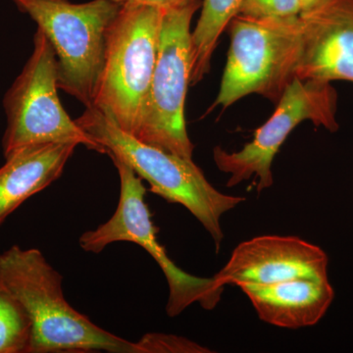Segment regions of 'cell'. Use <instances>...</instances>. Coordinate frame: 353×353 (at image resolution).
I'll use <instances>...</instances> for the list:
<instances>
[{"mask_svg": "<svg viewBox=\"0 0 353 353\" xmlns=\"http://www.w3.org/2000/svg\"><path fill=\"white\" fill-rule=\"evenodd\" d=\"M139 343L145 353L211 352L208 348L175 334H148Z\"/></svg>", "mask_w": 353, "mask_h": 353, "instance_id": "cell-16", "label": "cell"}, {"mask_svg": "<svg viewBox=\"0 0 353 353\" xmlns=\"http://www.w3.org/2000/svg\"><path fill=\"white\" fill-rule=\"evenodd\" d=\"M50 41L57 59L58 88L90 108L103 66L110 26L120 10L112 0H13Z\"/></svg>", "mask_w": 353, "mask_h": 353, "instance_id": "cell-4", "label": "cell"}, {"mask_svg": "<svg viewBox=\"0 0 353 353\" xmlns=\"http://www.w3.org/2000/svg\"><path fill=\"white\" fill-rule=\"evenodd\" d=\"M294 79L353 83V0H322L301 12Z\"/></svg>", "mask_w": 353, "mask_h": 353, "instance_id": "cell-11", "label": "cell"}, {"mask_svg": "<svg viewBox=\"0 0 353 353\" xmlns=\"http://www.w3.org/2000/svg\"><path fill=\"white\" fill-rule=\"evenodd\" d=\"M262 321L287 329L314 326L334 297L329 280L299 278L271 285L243 284Z\"/></svg>", "mask_w": 353, "mask_h": 353, "instance_id": "cell-12", "label": "cell"}, {"mask_svg": "<svg viewBox=\"0 0 353 353\" xmlns=\"http://www.w3.org/2000/svg\"><path fill=\"white\" fill-rule=\"evenodd\" d=\"M57 82V55L38 28L31 57L4 97V157L24 146L46 143H75L106 154L103 146L65 111L58 97Z\"/></svg>", "mask_w": 353, "mask_h": 353, "instance_id": "cell-7", "label": "cell"}, {"mask_svg": "<svg viewBox=\"0 0 353 353\" xmlns=\"http://www.w3.org/2000/svg\"><path fill=\"white\" fill-rule=\"evenodd\" d=\"M112 160L120 178V199L112 217L92 231L85 232L79 243L85 252L101 253L118 241L137 243L159 265L169 285L166 312L169 317L180 315L194 303L212 310L220 303L224 287L213 278H199L183 271L168 257L157 240V229L146 205L143 179L119 158Z\"/></svg>", "mask_w": 353, "mask_h": 353, "instance_id": "cell-8", "label": "cell"}, {"mask_svg": "<svg viewBox=\"0 0 353 353\" xmlns=\"http://www.w3.org/2000/svg\"><path fill=\"white\" fill-rule=\"evenodd\" d=\"M201 3V0H192L165 9L157 65L132 134L143 143L187 159H192L194 148L185 118L192 74L190 25Z\"/></svg>", "mask_w": 353, "mask_h": 353, "instance_id": "cell-6", "label": "cell"}, {"mask_svg": "<svg viewBox=\"0 0 353 353\" xmlns=\"http://www.w3.org/2000/svg\"><path fill=\"white\" fill-rule=\"evenodd\" d=\"M229 26L231 46L210 110L226 109L252 94L277 104L294 79L301 54V17L257 19L238 14Z\"/></svg>", "mask_w": 353, "mask_h": 353, "instance_id": "cell-5", "label": "cell"}, {"mask_svg": "<svg viewBox=\"0 0 353 353\" xmlns=\"http://www.w3.org/2000/svg\"><path fill=\"white\" fill-rule=\"evenodd\" d=\"M268 0H243L240 8V15H248L252 10H254L256 7L261 6L264 2Z\"/></svg>", "mask_w": 353, "mask_h": 353, "instance_id": "cell-18", "label": "cell"}, {"mask_svg": "<svg viewBox=\"0 0 353 353\" xmlns=\"http://www.w3.org/2000/svg\"><path fill=\"white\" fill-rule=\"evenodd\" d=\"M76 122L108 157L119 158L150 183V192L187 208L208 232L219 252L224 239L221 218L245 201L216 190L192 159L164 152L139 141L94 106L85 108Z\"/></svg>", "mask_w": 353, "mask_h": 353, "instance_id": "cell-2", "label": "cell"}, {"mask_svg": "<svg viewBox=\"0 0 353 353\" xmlns=\"http://www.w3.org/2000/svg\"><path fill=\"white\" fill-rule=\"evenodd\" d=\"M336 92L331 83L294 79L271 117L255 132L252 141L236 152H228L221 146L213 150L216 166L230 175L227 187L253 178L257 192L269 189L274 183V158L290 132L304 121L336 131Z\"/></svg>", "mask_w": 353, "mask_h": 353, "instance_id": "cell-9", "label": "cell"}, {"mask_svg": "<svg viewBox=\"0 0 353 353\" xmlns=\"http://www.w3.org/2000/svg\"><path fill=\"white\" fill-rule=\"evenodd\" d=\"M243 0H203L196 29L192 32V74L196 85L210 71L211 59L220 37L240 12Z\"/></svg>", "mask_w": 353, "mask_h": 353, "instance_id": "cell-14", "label": "cell"}, {"mask_svg": "<svg viewBox=\"0 0 353 353\" xmlns=\"http://www.w3.org/2000/svg\"><path fill=\"white\" fill-rule=\"evenodd\" d=\"M0 280L31 318L29 353H145L132 343L101 328L70 305L63 277L38 248L12 245L0 254Z\"/></svg>", "mask_w": 353, "mask_h": 353, "instance_id": "cell-1", "label": "cell"}, {"mask_svg": "<svg viewBox=\"0 0 353 353\" xmlns=\"http://www.w3.org/2000/svg\"><path fill=\"white\" fill-rule=\"evenodd\" d=\"M112 1L120 4V6L125 3H139L161 7V8H170V7L179 6L185 2L192 1V0H112Z\"/></svg>", "mask_w": 353, "mask_h": 353, "instance_id": "cell-17", "label": "cell"}, {"mask_svg": "<svg viewBox=\"0 0 353 353\" xmlns=\"http://www.w3.org/2000/svg\"><path fill=\"white\" fill-rule=\"evenodd\" d=\"M329 259L319 246L296 236H261L234 248L213 279L221 287L271 285L292 279L328 280Z\"/></svg>", "mask_w": 353, "mask_h": 353, "instance_id": "cell-10", "label": "cell"}, {"mask_svg": "<svg viewBox=\"0 0 353 353\" xmlns=\"http://www.w3.org/2000/svg\"><path fill=\"white\" fill-rule=\"evenodd\" d=\"M31 339V318L0 280V353H29Z\"/></svg>", "mask_w": 353, "mask_h": 353, "instance_id": "cell-15", "label": "cell"}, {"mask_svg": "<svg viewBox=\"0 0 353 353\" xmlns=\"http://www.w3.org/2000/svg\"><path fill=\"white\" fill-rule=\"evenodd\" d=\"M75 143L24 146L6 157L0 167V225L21 204L61 176L75 152Z\"/></svg>", "mask_w": 353, "mask_h": 353, "instance_id": "cell-13", "label": "cell"}, {"mask_svg": "<svg viewBox=\"0 0 353 353\" xmlns=\"http://www.w3.org/2000/svg\"><path fill=\"white\" fill-rule=\"evenodd\" d=\"M165 9L122 4L109 29L92 106L130 134L136 130L152 83Z\"/></svg>", "mask_w": 353, "mask_h": 353, "instance_id": "cell-3", "label": "cell"}, {"mask_svg": "<svg viewBox=\"0 0 353 353\" xmlns=\"http://www.w3.org/2000/svg\"><path fill=\"white\" fill-rule=\"evenodd\" d=\"M321 1L322 0H301V12H304V11L312 8V7L317 6V4Z\"/></svg>", "mask_w": 353, "mask_h": 353, "instance_id": "cell-19", "label": "cell"}]
</instances>
